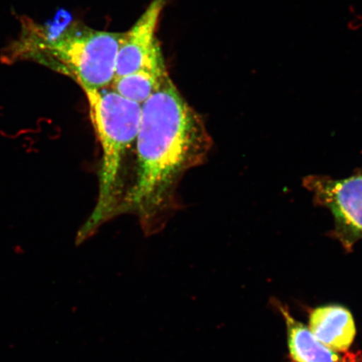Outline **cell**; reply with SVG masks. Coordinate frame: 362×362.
I'll return each instance as SVG.
<instances>
[{"label":"cell","instance_id":"277c9868","mask_svg":"<svg viewBox=\"0 0 362 362\" xmlns=\"http://www.w3.org/2000/svg\"><path fill=\"white\" fill-rule=\"evenodd\" d=\"M303 185L313 194L315 205L332 215L334 228L329 237L351 252L362 240V170L339 180L308 175L303 179Z\"/></svg>","mask_w":362,"mask_h":362},{"label":"cell","instance_id":"5b68a950","mask_svg":"<svg viewBox=\"0 0 362 362\" xmlns=\"http://www.w3.org/2000/svg\"><path fill=\"white\" fill-rule=\"evenodd\" d=\"M167 0H152L131 28L124 33L117 53L116 78L140 68L165 65L156 30Z\"/></svg>","mask_w":362,"mask_h":362},{"label":"cell","instance_id":"52a82bcc","mask_svg":"<svg viewBox=\"0 0 362 362\" xmlns=\"http://www.w3.org/2000/svg\"><path fill=\"white\" fill-rule=\"evenodd\" d=\"M310 330L325 346L334 351H349L356 336L351 312L346 307L332 304L311 311Z\"/></svg>","mask_w":362,"mask_h":362},{"label":"cell","instance_id":"ba28073f","mask_svg":"<svg viewBox=\"0 0 362 362\" xmlns=\"http://www.w3.org/2000/svg\"><path fill=\"white\" fill-rule=\"evenodd\" d=\"M168 76L165 65L143 67L116 78L111 87L129 100L142 105Z\"/></svg>","mask_w":362,"mask_h":362},{"label":"cell","instance_id":"8992f818","mask_svg":"<svg viewBox=\"0 0 362 362\" xmlns=\"http://www.w3.org/2000/svg\"><path fill=\"white\" fill-rule=\"evenodd\" d=\"M287 329L289 356L293 362H362L360 352L334 351L321 343L309 328L294 319L287 306L274 300Z\"/></svg>","mask_w":362,"mask_h":362},{"label":"cell","instance_id":"6da1fadb","mask_svg":"<svg viewBox=\"0 0 362 362\" xmlns=\"http://www.w3.org/2000/svg\"><path fill=\"white\" fill-rule=\"evenodd\" d=\"M214 141L202 117L170 78L142 104L132 180L119 215L134 214L146 235L164 228L185 173L207 160Z\"/></svg>","mask_w":362,"mask_h":362},{"label":"cell","instance_id":"3957f363","mask_svg":"<svg viewBox=\"0 0 362 362\" xmlns=\"http://www.w3.org/2000/svg\"><path fill=\"white\" fill-rule=\"evenodd\" d=\"M124 33L99 30L71 23L54 34L29 21L8 56L38 62L65 74L81 89L110 87Z\"/></svg>","mask_w":362,"mask_h":362},{"label":"cell","instance_id":"7a4b0ae2","mask_svg":"<svg viewBox=\"0 0 362 362\" xmlns=\"http://www.w3.org/2000/svg\"><path fill=\"white\" fill-rule=\"evenodd\" d=\"M90 122L101 146L98 194L92 214L81 226V243L119 215L134 173L142 105L110 87L84 89Z\"/></svg>","mask_w":362,"mask_h":362}]
</instances>
